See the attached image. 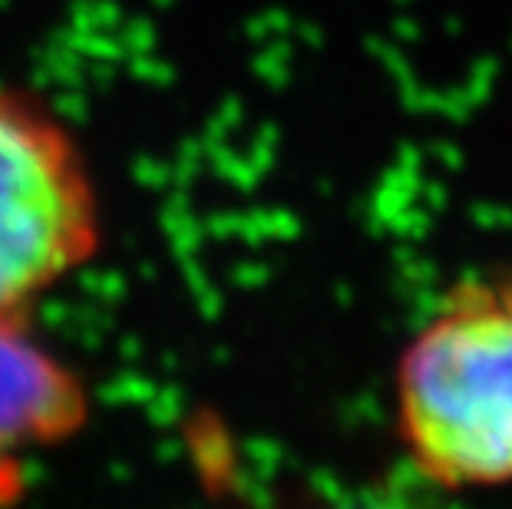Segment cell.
Listing matches in <instances>:
<instances>
[{"label": "cell", "mask_w": 512, "mask_h": 509, "mask_svg": "<svg viewBox=\"0 0 512 509\" xmlns=\"http://www.w3.org/2000/svg\"><path fill=\"white\" fill-rule=\"evenodd\" d=\"M394 433L433 490L512 486V268L463 275L417 324L394 367Z\"/></svg>", "instance_id": "cell-1"}, {"label": "cell", "mask_w": 512, "mask_h": 509, "mask_svg": "<svg viewBox=\"0 0 512 509\" xmlns=\"http://www.w3.org/2000/svg\"><path fill=\"white\" fill-rule=\"evenodd\" d=\"M100 245V189L76 136L30 93L0 86V318H30Z\"/></svg>", "instance_id": "cell-2"}, {"label": "cell", "mask_w": 512, "mask_h": 509, "mask_svg": "<svg viewBox=\"0 0 512 509\" xmlns=\"http://www.w3.org/2000/svg\"><path fill=\"white\" fill-rule=\"evenodd\" d=\"M90 410L83 374L30 331V318H0V473L83 433Z\"/></svg>", "instance_id": "cell-3"}, {"label": "cell", "mask_w": 512, "mask_h": 509, "mask_svg": "<svg viewBox=\"0 0 512 509\" xmlns=\"http://www.w3.org/2000/svg\"><path fill=\"white\" fill-rule=\"evenodd\" d=\"M281 509H403L400 500L377 493H361V496H334V500H318V503H301V506H281Z\"/></svg>", "instance_id": "cell-4"}]
</instances>
